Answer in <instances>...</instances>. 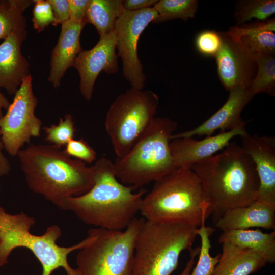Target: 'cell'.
Listing matches in <instances>:
<instances>
[{
  "label": "cell",
  "instance_id": "2e32d148",
  "mask_svg": "<svg viewBox=\"0 0 275 275\" xmlns=\"http://www.w3.org/2000/svg\"><path fill=\"white\" fill-rule=\"evenodd\" d=\"M241 138V147L253 160L257 172L258 200L275 205V138L249 134Z\"/></svg>",
  "mask_w": 275,
  "mask_h": 275
},
{
  "label": "cell",
  "instance_id": "ffe728a7",
  "mask_svg": "<svg viewBox=\"0 0 275 275\" xmlns=\"http://www.w3.org/2000/svg\"><path fill=\"white\" fill-rule=\"evenodd\" d=\"M222 245V251L212 275H250L268 263L265 258L255 250L229 242Z\"/></svg>",
  "mask_w": 275,
  "mask_h": 275
},
{
  "label": "cell",
  "instance_id": "ba28073f",
  "mask_svg": "<svg viewBox=\"0 0 275 275\" xmlns=\"http://www.w3.org/2000/svg\"><path fill=\"white\" fill-rule=\"evenodd\" d=\"M143 218H135L121 231L93 228L89 242L76 258L79 275H133L134 249Z\"/></svg>",
  "mask_w": 275,
  "mask_h": 275
},
{
  "label": "cell",
  "instance_id": "8fae6325",
  "mask_svg": "<svg viewBox=\"0 0 275 275\" xmlns=\"http://www.w3.org/2000/svg\"><path fill=\"white\" fill-rule=\"evenodd\" d=\"M157 16L153 7L135 11L124 10L115 23L117 56L122 59L123 75L132 88L143 90L144 87L146 76L138 57V41L144 30Z\"/></svg>",
  "mask_w": 275,
  "mask_h": 275
},
{
  "label": "cell",
  "instance_id": "3957f363",
  "mask_svg": "<svg viewBox=\"0 0 275 275\" xmlns=\"http://www.w3.org/2000/svg\"><path fill=\"white\" fill-rule=\"evenodd\" d=\"M17 156L30 189L60 209L66 198L83 195L94 184L93 166L53 145L30 144Z\"/></svg>",
  "mask_w": 275,
  "mask_h": 275
},
{
  "label": "cell",
  "instance_id": "6da1fadb",
  "mask_svg": "<svg viewBox=\"0 0 275 275\" xmlns=\"http://www.w3.org/2000/svg\"><path fill=\"white\" fill-rule=\"evenodd\" d=\"M191 169L201 181L208 215L215 221L227 211L258 200L259 180L254 163L234 142Z\"/></svg>",
  "mask_w": 275,
  "mask_h": 275
},
{
  "label": "cell",
  "instance_id": "83f0119b",
  "mask_svg": "<svg viewBox=\"0 0 275 275\" xmlns=\"http://www.w3.org/2000/svg\"><path fill=\"white\" fill-rule=\"evenodd\" d=\"M206 219L203 218L197 231V235L200 237L201 246L197 263L190 275H212L218 261L219 254L213 257L210 253L211 246L210 237L214 229L206 226Z\"/></svg>",
  "mask_w": 275,
  "mask_h": 275
},
{
  "label": "cell",
  "instance_id": "4fadbf2b",
  "mask_svg": "<svg viewBox=\"0 0 275 275\" xmlns=\"http://www.w3.org/2000/svg\"><path fill=\"white\" fill-rule=\"evenodd\" d=\"M116 33L102 36L91 49L82 50L76 57L73 67L80 78L79 90L88 101L92 98L96 80L100 72L108 74L118 72V56L116 53Z\"/></svg>",
  "mask_w": 275,
  "mask_h": 275
},
{
  "label": "cell",
  "instance_id": "e0dca14e",
  "mask_svg": "<svg viewBox=\"0 0 275 275\" xmlns=\"http://www.w3.org/2000/svg\"><path fill=\"white\" fill-rule=\"evenodd\" d=\"M26 36V31L14 33L0 44V88L10 95H14L23 79L30 75L29 63L21 51Z\"/></svg>",
  "mask_w": 275,
  "mask_h": 275
},
{
  "label": "cell",
  "instance_id": "484cf974",
  "mask_svg": "<svg viewBox=\"0 0 275 275\" xmlns=\"http://www.w3.org/2000/svg\"><path fill=\"white\" fill-rule=\"evenodd\" d=\"M198 6L196 0H160L153 8L158 16L152 23H160L167 21L180 19L186 21L194 17Z\"/></svg>",
  "mask_w": 275,
  "mask_h": 275
},
{
  "label": "cell",
  "instance_id": "d6986e66",
  "mask_svg": "<svg viewBox=\"0 0 275 275\" xmlns=\"http://www.w3.org/2000/svg\"><path fill=\"white\" fill-rule=\"evenodd\" d=\"M222 231L262 228L275 229V205L256 200L251 204L227 211L215 222Z\"/></svg>",
  "mask_w": 275,
  "mask_h": 275
},
{
  "label": "cell",
  "instance_id": "d4e9b609",
  "mask_svg": "<svg viewBox=\"0 0 275 275\" xmlns=\"http://www.w3.org/2000/svg\"><path fill=\"white\" fill-rule=\"evenodd\" d=\"M254 59L257 65V69L256 75L248 89L249 92L253 97L260 93L274 96V54H254Z\"/></svg>",
  "mask_w": 275,
  "mask_h": 275
},
{
  "label": "cell",
  "instance_id": "1f68e13d",
  "mask_svg": "<svg viewBox=\"0 0 275 275\" xmlns=\"http://www.w3.org/2000/svg\"><path fill=\"white\" fill-rule=\"evenodd\" d=\"M64 152L84 162L91 163L96 158V152L84 139H72L66 145Z\"/></svg>",
  "mask_w": 275,
  "mask_h": 275
},
{
  "label": "cell",
  "instance_id": "4316f807",
  "mask_svg": "<svg viewBox=\"0 0 275 275\" xmlns=\"http://www.w3.org/2000/svg\"><path fill=\"white\" fill-rule=\"evenodd\" d=\"M274 13V0L239 1L236 3L233 17L238 26L253 19L266 20Z\"/></svg>",
  "mask_w": 275,
  "mask_h": 275
},
{
  "label": "cell",
  "instance_id": "8d00e7d4",
  "mask_svg": "<svg viewBox=\"0 0 275 275\" xmlns=\"http://www.w3.org/2000/svg\"><path fill=\"white\" fill-rule=\"evenodd\" d=\"M199 247L190 250V259L187 262L185 267L180 275H190L195 262V257L199 255Z\"/></svg>",
  "mask_w": 275,
  "mask_h": 275
},
{
  "label": "cell",
  "instance_id": "e575fe53",
  "mask_svg": "<svg viewBox=\"0 0 275 275\" xmlns=\"http://www.w3.org/2000/svg\"><path fill=\"white\" fill-rule=\"evenodd\" d=\"M157 0H123L122 1L124 10L135 11L153 7Z\"/></svg>",
  "mask_w": 275,
  "mask_h": 275
},
{
  "label": "cell",
  "instance_id": "d590c367",
  "mask_svg": "<svg viewBox=\"0 0 275 275\" xmlns=\"http://www.w3.org/2000/svg\"><path fill=\"white\" fill-rule=\"evenodd\" d=\"M3 148L4 146L0 138V176L7 175L11 170L10 162L2 152Z\"/></svg>",
  "mask_w": 275,
  "mask_h": 275
},
{
  "label": "cell",
  "instance_id": "f1b7e54d",
  "mask_svg": "<svg viewBox=\"0 0 275 275\" xmlns=\"http://www.w3.org/2000/svg\"><path fill=\"white\" fill-rule=\"evenodd\" d=\"M43 129L46 134L45 140L60 149L74 139L75 132L74 123L70 114H66L64 118H60L58 124H52Z\"/></svg>",
  "mask_w": 275,
  "mask_h": 275
},
{
  "label": "cell",
  "instance_id": "5b68a950",
  "mask_svg": "<svg viewBox=\"0 0 275 275\" xmlns=\"http://www.w3.org/2000/svg\"><path fill=\"white\" fill-rule=\"evenodd\" d=\"M35 224L33 217L23 212L9 214L0 207V267L8 263L13 250L22 247L30 250L40 262L42 275H51L60 267L65 269L67 275H79L77 269L70 266L68 256L86 245L91 236L88 234L85 239L73 245L60 246L56 242L62 234L58 226L52 225L42 235H36L30 231Z\"/></svg>",
  "mask_w": 275,
  "mask_h": 275
},
{
  "label": "cell",
  "instance_id": "f546056e",
  "mask_svg": "<svg viewBox=\"0 0 275 275\" xmlns=\"http://www.w3.org/2000/svg\"><path fill=\"white\" fill-rule=\"evenodd\" d=\"M222 43L220 32L212 30L200 32L195 39V46L198 51L207 57H215L221 47Z\"/></svg>",
  "mask_w": 275,
  "mask_h": 275
},
{
  "label": "cell",
  "instance_id": "7402d4cb",
  "mask_svg": "<svg viewBox=\"0 0 275 275\" xmlns=\"http://www.w3.org/2000/svg\"><path fill=\"white\" fill-rule=\"evenodd\" d=\"M218 242L255 250L262 254L268 263L275 262L274 230L269 233H263L258 228L225 230L220 235Z\"/></svg>",
  "mask_w": 275,
  "mask_h": 275
},
{
  "label": "cell",
  "instance_id": "836d02e7",
  "mask_svg": "<svg viewBox=\"0 0 275 275\" xmlns=\"http://www.w3.org/2000/svg\"><path fill=\"white\" fill-rule=\"evenodd\" d=\"M69 20L86 24L85 16L89 0H68Z\"/></svg>",
  "mask_w": 275,
  "mask_h": 275
},
{
  "label": "cell",
  "instance_id": "5bb4252c",
  "mask_svg": "<svg viewBox=\"0 0 275 275\" xmlns=\"http://www.w3.org/2000/svg\"><path fill=\"white\" fill-rule=\"evenodd\" d=\"M245 126L222 132L214 136L197 140L193 138L171 140L170 147L176 168H191L195 164L210 157L226 147L236 136L248 135Z\"/></svg>",
  "mask_w": 275,
  "mask_h": 275
},
{
  "label": "cell",
  "instance_id": "7c38bea8",
  "mask_svg": "<svg viewBox=\"0 0 275 275\" xmlns=\"http://www.w3.org/2000/svg\"><path fill=\"white\" fill-rule=\"evenodd\" d=\"M220 33L222 46L215 56L220 81L228 91L236 87L248 89L257 69L254 54L226 32Z\"/></svg>",
  "mask_w": 275,
  "mask_h": 275
},
{
  "label": "cell",
  "instance_id": "277c9868",
  "mask_svg": "<svg viewBox=\"0 0 275 275\" xmlns=\"http://www.w3.org/2000/svg\"><path fill=\"white\" fill-rule=\"evenodd\" d=\"M154 182L142 202L140 212L145 220L199 227L209 216L201 181L191 168H177Z\"/></svg>",
  "mask_w": 275,
  "mask_h": 275
},
{
  "label": "cell",
  "instance_id": "30bf717a",
  "mask_svg": "<svg viewBox=\"0 0 275 275\" xmlns=\"http://www.w3.org/2000/svg\"><path fill=\"white\" fill-rule=\"evenodd\" d=\"M37 103L30 74L23 79L0 119V138L10 155L17 156L25 144H30L31 138L40 136L42 122L35 113Z\"/></svg>",
  "mask_w": 275,
  "mask_h": 275
},
{
  "label": "cell",
  "instance_id": "9a60e30c",
  "mask_svg": "<svg viewBox=\"0 0 275 275\" xmlns=\"http://www.w3.org/2000/svg\"><path fill=\"white\" fill-rule=\"evenodd\" d=\"M229 92L226 102L208 119L194 129L173 134L171 140L197 135L209 136L217 130L222 132L245 126L246 122L242 119L241 114L253 97L248 89L241 87H235Z\"/></svg>",
  "mask_w": 275,
  "mask_h": 275
},
{
  "label": "cell",
  "instance_id": "ac0fdd59",
  "mask_svg": "<svg viewBox=\"0 0 275 275\" xmlns=\"http://www.w3.org/2000/svg\"><path fill=\"white\" fill-rule=\"evenodd\" d=\"M86 24L69 20L61 24L58 42L51 51L50 69L48 80L53 87L61 85L66 70L73 67L77 56L82 51L80 36Z\"/></svg>",
  "mask_w": 275,
  "mask_h": 275
},
{
  "label": "cell",
  "instance_id": "cb8c5ba5",
  "mask_svg": "<svg viewBox=\"0 0 275 275\" xmlns=\"http://www.w3.org/2000/svg\"><path fill=\"white\" fill-rule=\"evenodd\" d=\"M33 3L30 0H11L0 4V39L26 31L23 14Z\"/></svg>",
  "mask_w": 275,
  "mask_h": 275
},
{
  "label": "cell",
  "instance_id": "74e56055",
  "mask_svg": "<svg viewBox=\"0 0 275 275\" xmlns=\"http://www.w3.org/2000/svg\"><path fill=\"white\" fill-rule=\"evenodd\" d=\"M1 89V88H0ZM10 103L0 90V119L3 116V109H7Z\"/></svg>",
  "mask_w": 275,
  "mask_h": 275
},
{
  "label": "cell",
  "instance_id": "7a4b0ae2",
  "mask_svg": "<svg viewBox=\"0 0 275 275\" xmlns=\"http://www.w3.org/2000/svg\"><path fill=\"white\" fill-rule=\"evenodd\" d=\"M93 168L92 187L83 195L66 198L61 209L95 228L123 230L140 212L146 190L134 193L136 188L120 182L113 162L106 157L98 159Z\"/></svg>",
  "mask_w": 275,
  "mask_h": 275
},
{
  "label": "cell",
  "instance_id": "d6a6232c",
  "mask_svg": "<svg viewBox=\"0 0 275 275\" xmlns=\"http://www.w3.org/2000/svg\"><path fill=\"white\" fill-rule=\"evenodd\" d=\"M53 11V26L62 24L69 20V5L68 0H49Z\"/></svg>",
  "mask_w": 275,
  "mask_h": 275
},
{
  "label": "cell",
  "instance_id": "52a82bcc",
  "mask_svg": "<svg viewBox=\"0 0 275 275\" xmlns=\"http://www.w3.org/2000/svg\"><path fill=\"white\" fill-rule=\"evenodd\" d=\"M198 227L184 222L144 219L136 240L133 275H171L181 253L192 249Z\"/></svg>",
  "mask_w": 275,
  "mask_h": 275
},
{
  "label": "cell",
  "instance_id": "603a6c76",
  "mask_svg": "<svg viewBox=\"0 0 275 275\" xmlns=\"http://www.w3.org/2000/svg\"><path fill=\"white\" fill-rule=\"evenodd\" d=\"M123 10L121 0H89L85 21L94 26L100 36L106 35L114 30Z\"/></svg>",
  "mask_w": 275,
  "mask_h": 275
},
{
  "label": "cell",
  "instance_id": "8992f818",
  "mask_svg": "<svg viewBox=\"0 0 275 275\" xmlns=\"http://www.w3.org/2000/svg\"><path fill=\"white\" fill-rule=\"evenodd\" d=\"M177 123L168 117H154L151 124L122 158L114 163L117 178L126 185L142 187L177 169L170 143Z\"/></svg>",
  "mask_w": 275,
  "mask_h": 275
},
{
  "label": "cell",
  "instance_id": "4dcf8cb0",
  "mask_svg": "<svg viewBox=\"0 0 275 275\" xmlns=\"http://www.w3.org/2000/svg\"><path fill=\"white\" fill-rule=\"evenodd\" d=\"M32 21L34 29L38 32L53 23L54 16L49 0H35Z\"/></svg>",
  "mask_w": 275,
  "mask_h": 275
},
{
  "label": "cell",
  "instance_id": "44dd1931",
  "mask_svg": "<svg viewBox=\"0 0 275 275\" xmlns=\"http://www.w3.org/2000/svg\"><path fill=\"white\" fill-rule=\"evenodd\" d=\"M275 19L230 27L226 32L253 54H274Z\"/></svg>",
  "mask_w": 275,
  "mask_h": 275
},
{
  "label": "cell",
  "instance_id": "9c48e42d",
  "mask_svg": "<svg viewBox=\"0 0 275 275\" xmlns=\"http://www.w3.org/2000/svg\"><path fill=\"white\" fill-rule=\"evenodd\" d=\"M159 97L151 90L131 88L119 95L106 115L105 127L117 158H122L151 124Z\"/></svg>",
  "mask_w": 275,
  "mask_h": 275
}]
</instances>
